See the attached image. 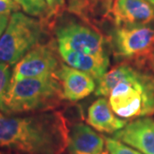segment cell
Instances as JSON below:
<instances>
[{
	"label": "cell",
	"instance_id": "cell-20",
	"mask_svg": "<svg viewBox=\"0 0 154 154\" xmlns=\"http://www.w3.org/2000/svg\"><path fill=\"white\" fill-rule=\"evenodd\" d=\"M11 14L6 13V14H0V38L2 37L3 33H5L6 28L10 22Z\"/></svg>",
	"mask_w": 154,
	"mask_h": 154
},
{
	"label": "cell",
	"instance_id": "cell-5",
	"mask_svg": "<svg viewBox=\"0 0 154 154\" xmlns=\"http://www.w3.org/2000/svg\"><path fill=\"white\" fill-rule=\"evenodd\" d=\"M111 45L118 58L146 55L154 46V28L146 25L117 26L111 33Z\"/></svg>",
	"mask_w": 154,
	"mask_h": 154
},
{
	"label": "cell",
	"instance_id": "cell-11",
	"mask_svg": "<svg viewBox=\"0 0 154 154\" xmlns=\"http://www.w3.org/2000/svg\"><path fill=\"white\" fill-rule=\"evenodd\" d=\"M58 53L67 65L85 72L99 82L107 73L109 57H98L75 51L63 45H57Z\"/></svg>",
	"mask_w": 154,
	"mask_h": 154
},
{
	"label": "cell",
	"instance_id": "cell-21",
	"mask_svg": "<svg viewBox=\"0 0 154 154\" xmlns=\"http://www.w3.org/2000/svg\"><path fill=\"white\" fill-rule=\"evenodd\" d=\"M147 2H149L151 5H154V0H146Z\"/></svg>",
	"mask_w": 154,
	"mask_h": 154
},
{
	"label": "cell",
	"instance_id": "cell-18",
	"mask_svg": "<svg viewBox=\"0 0 154 154\" xmlns=\"http://www.w3.org/2000/svg\"><path fill=\"white\" fill-rule=\"evenodd\" d=\"M49 7L50 17L60 14L65 8V0H45Z\"/></svg>",
	"mask_w": 154,
	"mask_h": 154
},
{
	"label": "cell",
	"instance_id": "cell-10",
	"mask_svg": "<svg viewBox=\"0 0 154 154\" xmlns=\"http://www.w3.org/2000/svg\"><path fill=\"white\" fill-rule=\"evenodd\" d=\"M110 11L117 26L147 25L154 21V5L146 0H115Z\"/></svg>",
	"mask_w": 154,
	"mask_h": 154
},
{
	"label": "cell",
	"instance_id": "cell-12",
	"mask_svg": "<svg viewBox=\"0 0 154 154\" xmlns=\"http://www.w3.org/2000/svg\"><path fill=\"white\" fill-rule=\"evenodd\" d=\"M105 145V137L87 124L77 122L69 130L67 149L69 154H100Z\"/></svg>",
	"mask_w": 154,
	"mask_h": 154
},
{
	"label": "cell",
	"instance_id": "cell-3",
	"mask_svg": "<svg viewBox=\"0 0 154 154\" xmlns=\"http://www.w3.org/2000/svg\"><path fill=\"white\" fill-rule=\"evenodd\" d=\"M63 99L55 75L11 80L0 110L8 115L53 110Z\"/></svg>",
	"mask_w": 154,
	"mask_h": 154
},
{
	"label": "cell",
	"instance_id": "cell-1",
	"mask_svg": "<svg viewBox=\"0 0 154 154\" xmlns=\"http://www.w3.org/2000/svg\"><path fill=\"white\" fill-rule=\"evenodd\" d=\"M69 134L60 112L15 116L0 110V148L18 154H63Z\"/></svg>",
	"mask_w": 154,
	"mask_h": 154
},
{
	"label": "cell",
	"instance_id": "cell-6",
	"mask_svg": "<svg viewBox=\"0 0 154 154\" xmlns=\"http://www.w3.org/2000/svg\"><path fill=\"white\" fill-rule=\"evenodd\" d=\"M57 44L88 55L109 57L105 40L95 30L87 25L69 21L56 28Z\"/></svg>",
	"mask_w": 154,
	"mask_h": 154
},
{
	"label": "cell",
	"instance_id": "cell-19",
	"mask_svg": "<svg viewBox=\"0 0 154 154\" xmlns=\"http://www.w3.org/2000/svg\"><path fill=\"white\" fill-rule=\"evenodd\" d=\"M21 7L12 0H0V14L17 12Z\"/></svg>",
	"mask_w": 154,
	"mask_h": 154
},
{
	"label": "cell",
	"instance_id": "cell-22",
	"mask_svg": "<svg viewBox=\"0 0 154 154\" xmlns=\"http://www.w3.org/2000/svg\"><path fill=\"white\" fill-rule=\"evenodd\" d=\"M100 154H109V152L107 151H105V152H102Z\"/></svg>",
	"mask_w": 154,
	"mask_h": 154
},
{
	"label": "cell",
	"instance_id": "cell-2",
	"mask_svg": "<svg viewBox=\"0 0 154 154\" xmlns=\"http://www.w3.org/2000/svg\"><path fill=\"white\" fill-rule=\"evenodd\" d=\"M96 96H109L116 115L122 119H136L154 113V76L128 64L114 67L100 81Z\"/></svg>",
	"mask_w": 154,
	"mask_h": 154
},
{
	"label": "cell",
	"instance_id": "cell-16",
	"mask_svg": "<svg viewBox=\"0 0 154 154\" xmlns=\"http://www.w3.org/2000/svg\"><path fill=\"white\" fill-rule=\"evenodd\" d=\"M105 147L109 154H143L115 138L105 137Z\"/></svg>",
	"mask_w": 154,
	"mask_h": 154
},
{
	"label": "cell",
	"instance_id": "cell-14",
	"mask_svg": "<svg viewBox=\"0 0 154 154\" xmlns=\"http://www.w3.org/2000/svg\"><path fill=\"white\" fill-rule=\"evenodd\" d=\"M70 12L85 20L96 16H105L111 11V0H67Z\"/></svg>",
	"mask_w": 154,
	"mask_h": 154
},
{
	"label": "cell",
	"instance_id": "cell-15",
	"mask_svg": "<svg viewBox=\"0 0 154 154\" xmlns=\"http://www.w3.org/2000/svg\"><path fill=\"white\" fill-rule=\"evenodd\" d=\"M31 17L50 18L49 7L45 0H12Z\"/></svg>",
	"mask_w": 154,
	"mask_h": 154
},
{
	"label": "cell",
	"instance_id": "cell-4",
	"mask_svg": "<svg viewBox=\"0 0 154 154\" xmlns=\"http://www.w3.org/2000/svg\"><path fill=\"white\" fill-rule=\"evenodd\" d=\"M44 33L40 21L19 11L12 13L0 38V63L17 64L29 51L39 44Z\"/></svg>",
	"mask_w": 154,
	"mask_h": 154
},
{
	"label": "cell",
	"instance_id": "cell-7",
	"mask_svg": "<svg viewBox=\"0 0 154 154\" xmlns=\"http://www.w3.org/2000/svg\"><path fill=\"white\" fill-rule=\"evenodd\" d=\"M60 65L53 45L39 43L15 64L11 80L55 75Z\"/></svg>",
	"mask_w": 154,
	"mask_h": 154
},
{
	"label": "cell",
	"instance_id": "cell-9",
	"mask_svg": "<svg viewBox=\"0 0 154 154\" xmlns=\"http://www.w3.org/2000/svg\"><path fill=\"white\" fill-rule=\"evenodd\" d=\"M55 76L61 83L63 99L78 101L85 99L96 90L94 77L66 64H61Z\"/></svg>",
	"mask_w": 154,
	"mask_h": 154
},
{
	"label": "cell",
	"instance_id": "cell-8",
	"mask_svg": "<svg viewBox=\"0 0 154 154\" xmlns=\"http://www.w3.org/2000/svg\"><path fill=\"white\" fill-rule=\"evenodd\" d=\"M113 138L141 153L154 154V119L146 116L136 118L116 132Z\"/></svg>",
	"mask_w": 154,
	"mask_h": 154
},
{
	"label": "cell",
	"instance_id": "cell-13",
	"mask_svg": "<svg viewBox=\"0 0 154 154\" xmlns=\"http://www.w3.org/2000/svg\"><path fill=\"white\" fill-rule=\"evenodd\" d=\"M87 122L97 131L112 134L121 130L128 123L125 119L116 116L110 103L105 98L97 99L90 105Z\"/></svg>",
	"mask_w": 154,
	"mask_h": 154
},
{
	"label": "cell",
	"instance_id": "cell-23",
	"mask_svg": "<svg viewBox=\"0 0 154 154\" xmlns=\"http://www.w3.org/2000/svg\"><path fill=\"white\" fill-rule=\"evenodd\" d=\"M0 154H9V153H6V152H1V151H0Z\"/></svg>",
	"mask_w": 154,
	"mask_h": 154
},
{
	"label": "cell",
	"instance_id": "cell-17",
	"mask_svg": "<svg viewBox=\"0 0 154 154\" xmlns=\"http://www.w3.org/2000/svg\"><path fill=\"white\" fill-rule=\"evenodd\" d=\"M11 76L12 72L11 71V65L6 63H0V107L9 88Z\"/></svg>",
	"mask_w": 154,
	"mask_h": 154
}]
</instances>
